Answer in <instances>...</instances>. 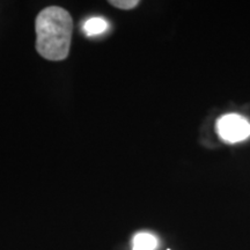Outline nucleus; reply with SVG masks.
Listing matches in <instances>:
<instances>
[{
  "label": "nucleus",
  "mask_w": 250,
  "mask_h": 250,
  "mask_svg": "<svg viewBox=\"0 0 250 250\" xmlns=\"http://www.w3.org/2000/svg\"><path fill=\"white\" fill-rule=\"evenodd\" d=\"M108 29V23L107 21L103 18H90L86 21L85 24H83V31L88 36H94L99 35V34L104 33L105 30Z\"/></svg>",
  "instance_id": "4"
},
{
  "label": "nucleus",
  "mask_w": 250,
  "mask_h": 250,
  "mask_svg": "<svg viewBox=\"0 0 250 250\" xmlns=\"http://www.w3.org/2000/svg\"><path fill=\"white\" fill-rule=\"evenodd\" d=\"M217 131L224 142H243L250 137V123L241 115L228 114L217 121Z\"/></svg>",
  "instance_id": "2"
},
{
  "label": "nucleus",
  "mask_w": 250,
  "mask_h": 250,
  "mask_svg": "<svg viewBox=\"0 0 250 250\" xmlns=\"http://www.w3.org/2000/svg\"><path fill=\"white\" fill-rule=\"evenodd\" d=\"M168 250H170V249H168Z\"/></svg>",
  "instance_id": "6"
},
{
  "label": "nucleus",
  "mask_w": 250,
  "mask_h": 250,
  "mask_svg": "<svg viewBox=\"0 0 250 250\" xmlns=\"http://www.w3.org/2000/svg\"><path fill=\"white\" fill-rule=\"evenodd\" d=\"M36 50L48 61H64L68 56L73 21L66 9L49 6L40 12L35 21Z\"/></svg>",
  "instance_id": "1"
},
{
  "label": "nucleus",
  "mask_w": 250,
  "mask_h": 250,
  "mask_svg": "<svg viewBox=\"0 0 250 250\" xmlns=\"http://www.w3.org/2000/svg\"><path fill=\"white\" fill-rule=\"evenodd\" d=\"M158 240L149 233H139L133 239V250H155Z\"/></svg>",
  "instance_id": "3"
},
{
  "label": "nucleus",
  "mask_w": 250,
  "mask_h": 250,
  "mask_svg": "<svg viewBox=\"0 0 250 250\" xmlns=\"http://www.w3.org/2000/svg\"><path fill=\"white\" fill-rule=\"evenodd\" d=\"M109 4L120 9H131L139 4L138 0H111Z\"/></svg>",
  "instance_id": "5"
}]
</instances>
